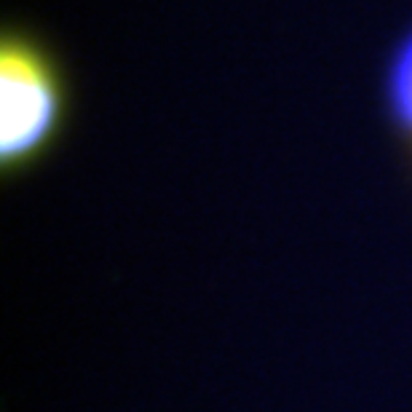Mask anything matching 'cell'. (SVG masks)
<instances>
[{
  "instance_id": "obj_2",
  "label": "cell",
  "mask_w": 412,
  "mask_h": 412,
  "mask_svg": "<svg viewBox=\"0 0 412 412\" xmlns=\"http://www.w3.org/2000/svg\"><path fill=\"white\" fill-rule=\"evenodd\" d=\"M388 105L404 132H412V33L394 54L388 70Z\"/></svg>"
},
{
  "instance_id": "obj_1",
  "label": "cell",
  "mask_w": 412,
  "mask_h": 412,
  "mask_svg": "<svg viewBox=\"0 0 412 412\" xmlns=\"http://www.w3.org/2000/svg\"><path fill=\"white\" fill-rule=\"evenodd\" d=\"M62 113L59 78L33 40L11 35L0 51V158L22 166L49 145Z\"/></svg>"
}]
</instances>
